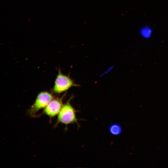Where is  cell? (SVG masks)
I'll return each mask as SVG.
<instances>
[{
	"label": "cell",
	"instance_id": "1",
	"mask_svg": "<svg viewBox=\"0 0 168 168\" xmlns=\"http://www.w3.org/2000/svg\"><path fill=\"white\" fill-rule=\"evenodd\" d=\"M72 98L71 97L63 104L58 115L57 121L54 125L55 127L59 124L68 125L74 123L79 126L76 116L77 111L70 103V101Z\"/></svg>",
	"mask_w": 168,
	"mask_h": 168
},
{
	"label": "cell",
	"instance_id": "2",
	"mask_svg": "<svg viewBox=\"0 0 168 168\" xmlns=\"http://www.w3.org/2000/svg\"><path fill=\"white\" fill-rule=\"evenodd\" d=\"M54 98L52 94L48 91L40 92L37 95L33 104L28 110V114L31 117H36L38 112L40 110L44 109Z\"/></svg>",
	"mask_w": 168,
	"mask_h": 168
},
{
	"label": "cell",
	"instance_id": "3",
	"mask_svg": "<svg viewBox=\"0 0 168 168\" xmlns=\"http://www.w3.org/2000/svg\"><path fill=\"white\" fill-rule=\"evenodd\" d=\"M79 86L68 76L63 74L59 70L52 91L55 93L60 94L73 86Z\"/></svg>",
	"mask_w": 168,
	"mask_h": 168
},
{
	"label": "cell",
	"instance_id": "4",
	"mask_svg": "<svg viewBox=\"0 0 168 168\" xmlns=\"http://www.w3.org/2000/svg\"><path fill=\"white\" fill-rule=\"evenodd\" d=\"M65 94L60 97L53 99L44 109L43 113L50 119L58 115L63 105V100Z\"/></svg>",
	"mask_w": 168,
	"mask_h": 168
},
{
	"label": "cell",
	"instance_id": "5",
	"mask_svg": "<svg viewBox=\"0 0 168 168\" xmlns=\"http://www.w3.org/2000/svg\"><path fill=\"white\" fill-rule=\"evenodd\" d=\"M153 30L151 26L145 25L142 27L139 30L141 36L144 39H148L152 36Z\"/></svg>",
	"mask_w": 168,
	"mask_h": 168
},
{
	"label": "cell",
	"instance_id": "6",
	"mask_svg": "<svg viewBox=\"0 0 168 168\" xmlns=\"http://www.w3.org/2000/svg\"><path fill=\"white\" fill-rule=\"evenodd\" d=\"M109 129L110 133L114 135L119 134L122 131L121 127L117 124H114L111 125L110 126Z\"/></svg>",
	"mask_w": 168,
	"mask_h": 168
}]
</instances>
